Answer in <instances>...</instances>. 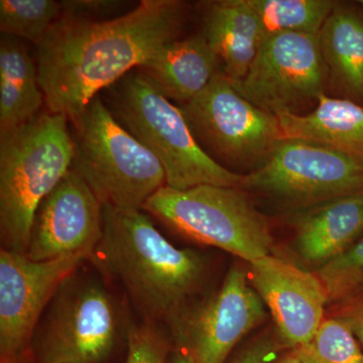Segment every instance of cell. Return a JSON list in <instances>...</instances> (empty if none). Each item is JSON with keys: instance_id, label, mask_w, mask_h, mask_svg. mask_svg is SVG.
Returning <instances> with one entry per match:
<instances>
[{"instance_id": "603a6c76", "label": "cell", "mask_w": 363, "mask_h": 363, "mask_svg": "<svg viewBox=\"0 0 363 363\" xmlns=\"http://www.w3.org/2000/svg\"><path fill=\"white\" fill-rule=\"evenodd\" d=\"M321 281L329 304L340 303L362 292L363 236L337 257L315 272Z\"/></svg>"}, {"instance_id": "d4e9b609", "label": "cell", "mask_w": 363, "mask_h": 363, "mask_svg": "<svg viewBox=\"0 0 363 363\" xmlns=\"http://www.w3.org/2000/svg\"><path fill=\"white\" fill-rule=\"evenodd\" d=\"M126 338L125 363H166L169 352V341L154 325H131Z\"/></svg>"}, {"instance_id": "4316f807", "label": "cell", "mask_w": 363, "mask_h": 363, "mask_svg": "<svg viewBox=\"0 0 363 363\" xmlns=\"http://www.w3.org/2000/svg\"><path fill=\"white\" fill-rule=\"evenodd\" d=\"M337 304V309L330 316L347 325L363 347V293H357Z\"/></svg>"}, {"instance_id": "7a4b0ae2", "label": "cell", "mask_w": 363, "mask_h": 363, "mask_svg": "<svg viewBox=\"0 0 363 363\" xmlns=\"http://www.w3.org/2000/svg\"><path fill=\"white\" fill-rule=\"evenodd\" d=\"M93 255L123 283L145 316L168 323L187 306L206 272L199 253L172 245L142 210L104 206V234Z\"/></svg>"}, {"instance_id": "ac0fdd59", "label": "cell", "mask_w": 363, "mask_h": 363, "mask_svg": "<svg viewBox=\"0 0 363 363\" xmlns=\"http://www.w3.org/2000/svg\"><path fill=\"white\" fill-rule=\"evenodd\" d=\"M276 116L284 138L326 145L363 162L362 104L322 94L310 113L281 111Z\"/></svg>"}, {"instance_id": "e0dca14e", "label": "cell", "mask_w": 363, "mask_h": 363, "mask_svg": "<svg viewBox=\"0 0 363 363\" xmlns=\"http://www.w3.org/2000/svg\"><path fill=\"white\" fill-rule=\"evenodd\" d=\"M201 33L218 57L222 73L233 82L247 75L266 39L248 0L207 2Z\"/></svg>"}, {"instance_id": "f1b7e54d", "label": "cell", "mask_w": 363, "mask_h": 363, "mask_svg": "<svg viewBox=\"0 0 363 363\" xmlns=\"http://www.w3.org/2000/svg\"><path fill=\"white\" fill-rule=\"evenodd\" d=\"M274 363H320L306 346L291 348Z\"/></svg>"}, {"instance_id": "484cf974", "label": "cell", "mask_w": 363, "mask_h": 363, "mask_svg": "<svg viewBox=\"0 0 363 363\" xmlns=\"http://www.w3.org/2000/svg\"><path fill=\"white\" fill-rule=\"evenodd\" d=\"M279 344L272 336H260L241 348L229 363H269L279 350Z\"/></svg>"}, {"instance_id": "7402d4cb", "label": "cell", "mask_w": 363, "mask_h": 363, "mask_svg": "<svg viewBox=\"0 0 363 363\" xmlns=\"http://www.w3.org/2000/svg\"><path fill=\"white\" fill-rule=\"evenodd\" d=\"M62 13L61 2L55 0H1L0 30L39 45Z\"/></svg>"}, {"instance_id": "8992f818", "label": "cell", "mask_w": 363, "mask_h": 363, "mask_svg": "<svg viewBox=\"0 0 363 363\" xmlns=\"http://www.w3.org/2000/svg\"><path fill=\"white\" fill-rule=\"evenodd\" d=\"M143 210L191 240L220 248L248 264L271 255L267 219L240 188L164 186Z\"/></svg>"}, {"instance_id": "7c38bea8", "label": "cell", "mask_w": 363, "mask_h": 363, "mask_svg": "<svg viewBox=\"0 0 363 363\" xmlns=\"http://www.w3.org/2000/svg\"><path fill=\"white\" fill-rule=\"evenodd\" d=\"M90 257L85 253L35 262L26 253L0 252L1 363H16L25 353L45 306L62 284Z\"/></svg>"}, {"instance_id": "5b68a950", "label": "cell", "mask_w": 363, "mask_h": 363, "mask_svg": "<svg viewBox=\"0 0 363 363\" xmlns=\"http://www.w3.org/2000/svg\"><path fill=\"white\" fill-rule=\"evenodd\" d=\"M72 123L75 133L71 169L104 206L143 210L166 186L161 162L114 118L100 95Z\"/></svg>"}, {"instance_id": "ba28073f", "label": "cell", "mask_w": 363, "mask_h": 363, "mask_svg": "<svg viewBox=\"0 0 363 363\" xmlns=\"http://www.w3.org/2000/svg\"><path fill=\"white\" fill-rule=\"evenodd\" d=\"M241 190L302 211L363 193V162L326 145L284 138L264 166L245 175Z\"/></svg>"}, {"instance_id": "cb8c5ba5", "label": "cell", "mask_w": 363, "mask_h": 363, "mask_svg": "<svg viewBox=\"0 0 363 363\" xmlns=\"http://www.w3.org/2000/svg\"><path fill=\"white\" fill-rule=\"evenodd\" d=\"M305 346L320 363H363L357 337L347 325L335 317L325 318Z\"/></svg>"}, {"instance_id": "4fadbf2b", "label": "cell", "mask_w": 363, "mask_h": 363, "mask_svg": "<svg viewBox=\"0 0 363 363\" xmlns=\"http://www.w3.org/2000/svg\"><path fill=\"white\" fill-rule=\"evenodd\" d=\"M102 234L104 205L70 169L38 208L26 255L35 262L78 253L91 257Z\"/></svg>"}, {"instance_id": "5bb4252c", "label": "cell", "mask_w": 363, "mask_h": 363, "mask_svg": "<svg viewBox=\"0 0 363 363\" xmlns=\"http://www.w3.org/2000/svg\"><path fill=\"white\" fill-rule=\"evenodd\" d=\"M250 284L269 308L288 347L310 342L324 321L328 297L315 272L269 255L250 264Z\"/></svg>"}, {"instance_id": "8fae6325", "label": "cell", "mask_w": 363, "mask_h": 363, "mask_svg": "<svg viewBox=\"0 0 363 363\" xmlns=\"http://www.w3.org/2000/svg\"><path fill=\"white\" fill-rule=\"evenodd\" d=\"M266 318L264 302L248 274L234 267L219 290L194 307L186 306L169 324L178 348L194 363H225L235 346Z\"/></svg>"}, {"instance_id": "83f0119b", "label": "cell", "mask_w": 363, "mask_h": 363, "mask_svg": "<svg viewBox=\"0 0 363 363\" xmlns=\"http://www.w3.org/2000/svg\"><path fill=\"white\" fill-rule=\"evenodd\" d=\"M63 13L82 18H93L94 16L106 14L121 6L119 1L111 0H74V1H61Z\"/></svg>"}, {"instance_id": "9a60e30c", "label": "cell", "mask_w": 363, "mask_h": 363, "mask_svg": "<svg viewBox=\"0 0 363 363\" xmlns=\"http://www.w3.org/2000/svg\"><path fill=\"white\" fill-rule=\"evenodd\" d=\"M295 248L318 269L363 236V193L345 196L295 212Z\"/></svg>"}, {"instance_id": "44dd1931", "label": "cell", "mask_w": 363, "mask_h": 363, "mask_svg": "<svg viewBox=\"0 0 363 363\" xmlns=\"http://www.w3.org/2000/svg\"><path fill=\"white\" fill-rule=\"evenodd\" d=\"M264 37L284 33L319 35L337 2L331 0H248Z\"/></svg>"}, {"instance_id": "30bf717a", "label": "cell", "mask_w": 363, "mask_h": 363, "mask_svg": "<svg viewBox=\"0 0 363 363\" xmlns=\"http://www.w3.org/2000/svg\"><path fill=\"white\" fill-rule=\"evenodd\" d=\"M328 70L318 35L284 33L269 35L236 90L252 104L276 116L325 94Z\"/></svg>"}, {"instance_id": "2e32d148", "label": "cell", "mask_w": 363, "mask_h": 363, "mask_svg": "<svg viewBox=\"0 0 363 363\" xmlns=\"http://www.w3.org/2000/svg\"><path fill=\"white\" fill-rule=\"evenodd\" d=\"M221 64L201 33L162 47L136 69L169 101L186 104L221 72Z\"/></svg>"}, {"instance_id": "3957f363", "label": "cell", "mask_w": 363, "mask_h": 363, "mask_svg": "<svg viewBox=\"0 0 363 363\" xmlns=\"http://www.w3.org/2000/svg\"><path fill=\"white\" fill-rule=\"evenodd\" d=\"M106 90L105 104L161 162L166 186L177 190L200 185L241 189L245 175L214 161L196 140L181 108L140 71L130 72Z\"/></svg>"}, {"instance_id": "d6986e66", "label": "cell", "mask_w": 363, "mask_h": 363, "mask_svg": "<svg viewBox=\"0 0 363 363\" xmlns=\"http://www.w3.org/2000/svg\"><path fill=\"white\" fill-rule=\"evenodd\" d=\"M325 65L347 99L363 101V14L354 6L336 4L319 35Z\"/></svg>"}, {"instance_id": "4dcf8cb0", "label": "cell", "mask_w": 363, "mask_h": 363, "mask_svg": "<svg viewBox=\"0 0 363 363\" xmlns=\"http://www.w3.org/2000/svg\"><path fill=\"white\" fill-rule=\"evenodd\" d=\"M358 4H359L360 6L363 7V0H360V1H358Z\"/></svg>"}, {"instance_id": "6da1fadb", "label": "cell", "mask_w": 363, "mask_h": 363, "mask_svg": "<svg viewBox=\"0 0 363 363\" xmlns=\"http://www.w3.org/2000/svg\"><path fill=\"white\" fill-rule=\"evenodd\" d=\"M185 16L178 0H143L107 21L62 13L35 54L49 111L74 123L102 90L178 40Z\"/></svg>"}, {"instance_id": "9c48e42d", "label": "cell", "mask_w": 363, "mask_h": 363, "mask_svg": "<svg viewBox=\"0 0 363 363\" xmlns=\"http://www.w3.org/2000/svg\"><path fill=\"white\" fill-rule=\"evenodd\" d=\"M121 319L100 281L66 279L48 313L37 348L38 363H101L116 347Z\"/></svg>"}, {"instance_id": "52a82bcc", "label": "cell", "mask_w": 363, "mask_h": 363, "mask_svg": "<svg viewBox=\"0 0 363 363\" xmlns=\"http://www.w3.org/2000/svg\"><path fill=\"white\" fill-rule=\"evenodd\" d=\"M180 108L202 149L228 169H259L285 138L278 117L241 95L222 72Z\"/></svg>"}, {"instance_id": "f546056e", "label": "cell", "mask_w": 363, "mask_h": 363, "mask_svg": "<svg viewBox=\"0 0 363 363\" xmlns=\"http://www.w3.org/2000/svg\"><path fill=\"white\" fill-rule=\"evenodd\" d=\"M169 360H171L169 363H194L192 358L190 357V355H189L185 350H180V348H178V350L173 353Z\"/></svg>"}, {"instance_id": "ffe728a7", "label": "cell", "mask_w": 363, "mask_h": 363, "mask_svg": "<svg viewBox=\"0 0 363 363\" xmlns=\"http://www.w3.org/2000/svg\"><path fill=\"white\" fill-rule=\"evenodd\" d=\"M45 96L37 63L9 35L0 42V136L23 128L38 116Z\"/></svg>"}, {"instance_id": "277c9868", "label": "cell", "mask_w": 363, "mask_h": 363, "mask_svg": "<svg viewBox=\"0 0 363 363\" xmlns=\"http://www.w3.org/2000/svg\"><path fill=\"white\" fill-rule=\"evenodd\" d=\"M68 119L40 113L0 136V233L4 250L26 253L40 203L71 169L73 138Z\"/></svg>"}]
</instances>
